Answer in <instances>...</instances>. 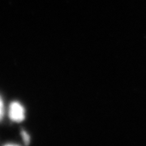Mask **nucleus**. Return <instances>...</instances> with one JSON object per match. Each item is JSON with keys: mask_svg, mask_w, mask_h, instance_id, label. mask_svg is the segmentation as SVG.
<instances>
[{"mask_svg": "<svg viewBox=\"0 0 146 146\" xmlns=\"http://www.w3.org/2000/svg\"><path fill=\"white\" fill-rule=\"evenodd\" d=\"M9 118L11 121L20 123L25 119V110L22 105L18 102H13L10 104L8 110Z\"/></svg>", "mask_w": 146, "mask_h": 146, "instance_id": "f257e3e1", "label": "nucleus"}, {"mask_svg": "<svg viewBox=\"0 0 146 146\" xmlns=\"http://www.w3.org/2000/svg\"><path fill=\"white\" fill-rule=\"evenodd\" d=\"M21 135H22V138H23V140H24V142H25V144L28 145L29 144V142H30V137H29V135L28 134V132H27L26 131H21Z\"/></svg>", "mask_w": 146, "mask_h": 146, "instance_id": "f03ea898", "label": "nucleus"}, {"mask_svg": "<svg viewBox=\"0 0 146 146\" xmlns=\"http://www.w3.org/2000/svg\"><path fill=\"white\" fill-rule=\"evenodd\" d=\"M5 114V108H4V103L2 98L0 97V121L3 119Z\"/></svg>", "mask_w": 146, "mask_h": 146, "instance_id": "7ed1b4c3", "label": "nucleus"}, {"mask_svg": "<svg viewBox=\"0 0 146 146\" xmlns=\"http://www.w3.org/2000/svg\"><path fill=\"white\" fill-rule=\"evenodd\" d=\"M4 146H19V145H12V144H7V145H5Z\"/></svg>", "mask_w": 146, "mask_h": 146, "instance_id": "20e7f679", "label": "nucleus"}]
</instances>
